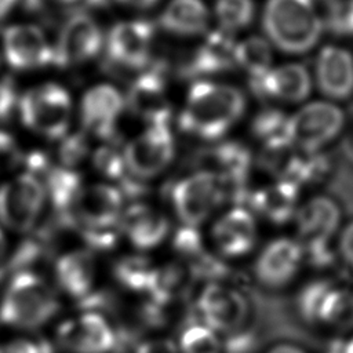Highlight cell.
<instances>
[{"label": "cell", "instance_id": "46", "mask_svg": "<svg viewBox=\"0 0 353 353\" xmlns=\"http://www.w3.org/2000/svg\"><path fill=\"white\" fill-rule=\"evenodd\" d=\"M116 1H121L124 4H130L138 8H148V7H152L157 0H116Z\"/></svg>", "mask_w": 353, "mask_h": 353}, {"label": "cell", "instance_id": "20", "mask_svg": "<svg viewBox=\"0 0 353 353\" xmlns=\"http://www.w3.org/2000/svg\"><path fill=\"white\" fill-rule=\"evenodd\" d=\"M121 94L109 84H99L85 92L81 99V121L90 132L112 139L116 137V123L123 110Z\"/></svg>", "mask_w": 353, "mask_h": 353}, {"label": "cell", "instance_id": "27", "mask_svg": "<svg viewBox=\"0 0 353 353\" xmlns=\"http://www.w3.org/2000/svg\"><path fill=\"white\" fill-rule=\"evenodd\" d=\"M299 154L301 150L288 138H277L263 143L258 156V164L262 170L277 178V181L291 182Z\"/></svg>", "mask_w": 353, "mask_h": 353}, {"label": "cell", "instance_id": "45", "mask_svg": "<svg viewBox=\"0 0 353 353\" xmlns=\"http://www.w3.org/2000/svg\"><path fill=\"white\" fill-rule=\"evenodd\" d=\"M18 0H0V21L4 19L15 7Z\"/></svg>", "mask_w": 353, "mask_h": 353}, {"label": "cell", "instance_id": "14", "mask_svg": "<svg viewBox=\"0 0 353 353\" xmlns=\"http://www.w3.org/2000/svg\"><path fill=\"white\" fill-rule=\"evenodd\" d=\"M102 47V33L92 18L85 14H73L59 32L54 47V63L76 66L92 59Z\"/></svg>", "mask_w": 353, "mask_h": 353}, {"label": "cell", "instance_id": "28", "mask_svg": "<svg viewBox=\"0 0 353 353\" xmlns=\"http://www.w3.org/2000/svg\"><path fill=\"white\" fill-rule=\"evenodd\" d=\"M319 324L341 332L353 330V287H331L321 305Z\"/></svg>", "mask_w": 353, "mask_h": 353}, {"label": "cell", "instance_id": "49", "mask_svg": "<svg viewBox=\"0 0 353 353\" xmlns=\"http://www.w3.org/2000/svg\"><path fill=\"white\" fill-rule=\"evenodd\" d=\"M343 353H353V336L343 342Z\"/></svg>", "mask_w": 353, "mask_h": 353}, {"label": "cell", "instance_id": "5", "mask_svg": "<svg viewBox=\"0 0 353 353\" xmlns=\"http://www.w3.org/2000/svg\"><path fill=\"white\" fill-rule=\"evenodd\" d=\"M70 112V97L63 87L57 84L34 87L19 99L22 123L33 132L51 139L66 134Z\"/></svg>", "mask_w": 353, "mask_h": 353}, {"label": "cell", "instance_id": "29", "mask_svg": "<svg viewBox=\"0 0 353 353\" xmlns=\"http://www.w3.org/2000/svg\"><path fill=\"white\" fill-rule=\"evenodd\" d=\"M272 48L262 37H248L237 44L236 66H240L251 80L263 77L272 68Z\"/></svg>", "mask_w": 353, "mask_h": 353}, {"label": "cell", "instance_id": "21", "mask_svg": "<svg viewBox=\"0 0 353 353\" xmlns=\"http://www.w3.org/2000/svg\"><path fill=\"white\" fill-rule=\"evenodd\" d=\"M316 84L331 99H346L353 92V55L343 47L325 46L316 65Z\"/></svg>", "mask_w": 353, "mask_h": 353}, {"label": "cell", "instance_id": "9", "mask_svg": "<svg viewBox=\"0 0 353 353\" xmlns=\"http://www.w3.org/2000/svg\"><path fill=\"white\" fill-rule=\"evenodd\" d=\"M171 200L183 225L197 228L225 200V196L215 175L199 171L174 186Z\"/></svg>", "mask_w": 353, "mask_h": 353}, {"label": "cell", "instance_id": "36", "mask_svg": "<svg viewBox=\"0 0 353 353\" xmlns=\"http://www.w3.org/2000/svg\"><path fill=\"white\" fill-rule=\"evenodd\" d=\"M330 168L327 157L320 152H301L291 182L298 186L321 181Z\"/></svg>", "mask_w": 353, "mask_h": 353}, {"label": "cell", "instance_id": "13", "mask_svg": "<svg viewBox=\"0 0 353 353\" xmlns=\"http://www.w3.org/2000/svg\"><path fill=\"white\" fill-rule=\"evenodd\" d=\"M295 221L303 252L328 250L339 226L341 211L332 199L316 196L296 210Z\"/></svg>", "mask_w": 353, "mask_h": 353}, {"label": "cell", "instance_id": "48", "mask_svg": "<svg viewBox=\"0 0 353 353\" xmlns=\"http://www.w3.org/2000/svg\"><path fill=\"white\" fill-rule=\"evenodd\" d=\"M6 251H7V240H6V236L3 234V232L0 230V262L3 261V258L6 255Z\"/></svg>", "mask_w": 353, "mask_h": 353}, {"label": "cell", "instance_id": "42", "mask_svg": "<svg viewBox=\"0 0 353 353\" xmlns=\"http://www.w3.org/2000/svg\"><path fill=\"white\" fill-rule=\"evenodd\" d=\"M135 353H179L176 342L170 338H150L139 342Z\"/></svg>", "mask_w": 353, "mask_h": 353}, {"label": "cell", "instance_id": "16", "mask_svg": "<svg viewBox=\"0 0 353 353\" xmlns=\"http://www.w3.org/2000/svg\"><path fill=\"white\" fill-rule=\"evenodd\" d=\"M125 103L134 116L149 125H168L171 103L160 72L153 70L137 77L128 88Z\"/></svg>", "mask_w": 353, "mask_h": 353}, {"label": "cell", "instance_id": "24", "mask_svg": "<svg viewBox=\"0 0 353 353\" xmlns=\"http://www.w3.org/2000/svg\"><path fill=\"white\" fill-rule=\"evenodd\" d=\"M299 186L290 181H277L250 193L247 203L269 222L281 225L288 222L298 210Z\"/></svg>", "mask_w": 353, "mask_h": 353}, {"label": "cell", "instance_id": "40", "mask_svg": "<svg viewBox=\"0 0 353 353\" xmlns=\"http://www.w3.org/2000/svg\"><path fill=\"white\" fill-rule=\"evenodd\" d=\"M0 353H51L47 342L18 338L0 345Z\"/></svg>", "mask_w": 353, "mask_h": 353}, {"label": "cell", "instance_id": "25", "mask_svg": "<svg viewBox=\"0 0 353 353\" xmlns=\"http://www.w3.org/2000/svg\"><path fill=\"white\" fill-rule=\"evenodd\" d=\"M160 25L178 36H194L208 26V11L201 0H171L160 15Z\"/></svg>", "mask_w": 353, "mask_h": 353}, {"label": "cell", "instance_id": "39", "mask_svg": "<svg viewBox=\"0 0 353 353\" xmlns=\"http://www.w3.org/2000/svg\"><path fill=\"white\" fill-rule=\"evenodd\" d=\"M23 161V156L15 142V139L0 131V174L15 170Z\"/></svg>", "mask_w": 353, "mask_h": 353}, {"label": "cell", "instance_id": "43", "mask_svg": "<svg viewBox=\"0 0 353 353\" xmlns=\"http://www.w3.org/2000/svg\"><path fill=\"white\" fill-rule=\"evenodd\" d=\"M339 252L343 261L353 268V222L346 225L341 233Z\"/></svg>", "mask_w": 353, "mask_h": 353}, {"label": "cell", "instance_id": "38", "mask_svg": "<svg viewBox=\"0 0 353 353\" xmlns=\"http://www.w3.org/2000/svg\"><path fill=\"white\" fill-rule=\"evenodd\" d=\"M88 154V142L84 134H73L65 138L59 146V159L63 167L77 165Z\"/></svg>", "mask_w": 353, "mask_h": 353}, {"label": "cell", "instance_id": "7", "mask_svg": "<svg viewBox=\"0 0 353 353\" xmlns=\"http://www.w3.org/2000/svg\"><path fill=\"white\" fill-rule=\"evenodd\" d=\"M44 201L43 183L32 174H21L0 186V222L14 232H29L36 226Z\"/></svg>", "mask_w": 353, "mask_h": 353}, {"label": "cell", "instance_id": "12", "mask_svg": "<svg viewBox=\"0 0 353 353\" xmlns=\"http://www.w3.org/2000/svg\"><path fill=\"white\" fill-rule=\"evenodd\" d=\"M153 26L146 21H128L114 25L106 37V55L113 66L142 69L149 63Z\"/></svg>", "mask_w": 353, "mask_h": 353}, {"label": "cell", "instance_id": "2", "mask_svg": "<svg viewBox=\"0 0 353 353\" xmlns=\"http://www.w3.org/2000/svg\"><path fill=\"white\" fill-rule=\"evenodd\" d=\"M59 298L51 284L33 270H19L10 279L0 301V321L8 327L34 331L59 312Z\"/></svg>", "mask_w": 353, "mask_h": 353}, {"label": "cell", "instance_id": "19", "mask_svg": "<svg viewBox=\"0 0 353 353\" xmlns=\"http://www.w3.org/2000/svg\"><path fill=\"white\" fill-rule=\"evenodd\" d=\"M251 90L261 99L288 103L305 101L312 91L309 70L301 63H285L270 69L263 77L251 80Z\"/></svg>", "mask_w": 353, "mask_h": 353}, {"label": "cell", "instance_id": "41", "mask_svg": "<svg viewBox=\"0 0 353 353\" xmlns=\"http://www.w3.org/2000/svg\"><path fill=\"white\" fill-rule=\"evenodd\" d=\"M17 106V91L10 79H0V121H6Z\"/></svg>", "mask_w": 353, "mask_h": 353}, {"label": "cell", "instance_id": "10", "mask_svg": "<svg viewBox=\"0 0 353 353\" xmlns=\"http://www.w3.org/2000/svg\"><path fill=\"white\" fill-rule=\"evenodd\" d=\"M174 138L168 125H149L125 148L123 157L128 172L135 178H152L172 160Z\"/></svg>", "mask_w": 353, "mask_h": 353}, {"label": "cell", "instance_id": "3", "mask_svg": "<svg viewBox=\"0 0 353 353\" xmlns=\"http://www.w3.org/2000/svg\"><path fill=\"white\" fill-rule=\"evenodd\" d=\"M262 26L269 40L287 54L313 50L324 30L313 0H268Z\"/></svg>", "mask_w": 353, "mask_h": 353}, {"label": "cell", "instance_id": "33", "mask_svg": "<svg viewBox=\"0 0 353 353\" xmlns=\"http://www.w3.org/2000/svg\"><path fill=\"white\" fill-rule=\"evenodd\" d=\"M332 284L327 280H313L298 294L296 309L302 320L307 324H319L320 309Z\"/></svg>", "mask_w": 353, "mask_h": 353}, {"label": "cell", "instance_id": "8", "mask_svg": "<svg viewBox=\"0 0 353 353\" xmlns=\"http://www.w3.org/2000/svg\"><path fill=\"white\" fill-rule=\"evenodd\" d=\"M55 338L69 353H112L119 345L114 327L102 313L90 309L63 320L57 327Z\"/></svg>", "mask_w": 353, "mask_h": 353}, {"label": "cell", "instance_id": "37", "mask_svg": "<svg viewBox=\"0 0 353 353\" xmlns=\"http://www.w3.org/2000/svg\"><path fill=\"white\" fill-rule=\"evenodd\" d=\"M94 165L106 178L119 181L120 183H123L130 175L124 163V157L116 149L109 146H102L95 152Z\"/></svg>", "mask_w": 353, "mask_h": 353}, {"label": "cell", "instance_id": "18", "mask_svg": "<svg viewBox=\"0 0 353 353\" xmlns=\"http://www.w3.org/2000/svg\"><path fill=\"white\" fill-rule=\"evenodd\" d=\"M211 237L215 248L225 258H241L250 254L258 239L254 215L241 207L228 211L212 226Z\"/></svg>", "mask_w": 353, "mask_h": 353}, {"label": "cell", "instance_id": "17", "mask_svg": "<svg viewBox=\"0 0 353 353\" xmlns=\"http://www.w3.org/2000/svg\"><path fill=\"white\" fill-rule=\"evenodd\" d=\"M54 276L59 290L72 299H91L97 283V262L90 250L76 248L61 254L54 263Z\"/></svg>", "mask_w": 353, "mask_h": 353}, {"label": "cell", "instance_id": "32", "mask_svg": "<svg viewBox=\"0 0 353 353\" xmlns=\"http://www.w3.org/2000/svg\"><path fill=\"white\" fill-rule=\"evenodd\" d=\"M255 14L252 0H216L215 17L223 32H234L247 28Z\"/></svg>", "mask_w": 353, "mask_h": 353}, {"label": "cell", "instance_id": "44", "mask_svg": "<svg viewBox=\"0 0 353 353\" xmlns=\"http://www.w3.org/2000/svg\"><path fill=\"white\" fill-rule=\"evenodd\" d=\"M266 353H306V352L294 343L280 342V343L273 345Z\"/></svg>", "mask_w": 353, "mask_h": 353}, {"label": "cell", "instance_id": "47", "mask_svg": "<svg viewBox=\"0 0 353 353\" xmlns=\"http://www.w3.org/2000/svg\"><path fill=\"white\" fill-rule=\"evenodd\" d=\"M112 1H116V0H84V3L90 7H106Z\"/></svg>", "mask_w": 353, "mask_h": 353}, {"label": "cell", "instance_id": "22", "mask_svg": "<svg viewBox=\"0 0 353 353\" xmlns=\"http://www.w3.org/2000/svg\"><path fill=\"white\" fill-rule=\"evenodd\" d=\"M119 229L138 250L159 247L170 232L168 219L150 205L135 203L123 210Z\"/></svg>", "mask_w": 353, "mask_h": 353}, {"label": "cell", "instance_id": "11", "mask_svg": "<svg viewBox=\"0 0 353 353\" xmlns=\"http://www.w3.org/2000/svg\"><path fill=\"white\" fill-rule=\"evenodd\" d=\"M303 261V248L298 240L279 237L262 248L252 270L261 285L277 290L288 285L296 277Z\"/></svg>", "mask_w": 353, "mask_h": 353}, {"label": "cell", "instance_id": "35", "mask_svg": "<svg viewBox=\"0 0 353 353\" xmlns=\"http://www.w3.org/2000/svg\"><path fill=\"white\" fill-rule=\"evenodd\" d=\"M325 6L328 30L338 36H353V0H321Z\"/></svg>", "mask_w": 353, "mask_h": 353}, {"label": "cell", "instance_id": "50", "mask_svg": "<svg viewBox=\"0 0 353 353\" xmlns=\"http://www.w3.org/2000/svg\"><path fill=\"white\" fill-rule=\"evenodd\" d=\"M57 1H61V3H74L77 0H57Z\"/></svg>", "mask_w": 353, "mask_h": 353}, {"label": "cell", "instance_id": "26", "mask_svg": "<svg viewBox=\"0 0 353 353\" xmlns=\"http://www.w3.org/2000/svg\"><path fill=\"white\" fill-rule=\"evenodd\" d=\"M39 181L43 183L46 196L50 197L58 214H66L69 211L73 200L83 188L79 174L63 165L55 167L50 164Z\"/></svg>", "mask_w": 353, "mask_h": 353}, {"label": "cell", "instance_id": "23", "mask_svg": "<svg viewBox=\"0 0 353 353\" xmlns=\"http://www.w3.org/2000/svg\"><path fill=\"white\" fill-rule=\"evenodd\" d=\"M236 48L237 44L230 33L211 32L183 66V74L196 77L229 70L236 66Z\"/></svg>", "mask_w": 353, "mask_h": 353}, {"label": "cell", "instance_id": "1", "mask_svg": "<svg viewBox=\"0 0 353 353\" xmlns=\"http://www.w3.org/2000/svg\"><path fill=\"white\" fill-rule=\"evenodd\" d=\"M244 94L226 84L199 81L189 90L179 127L203 139L222 137L244 113Z\"/></svg>", "mask_w": 353, "mask_h": 353}, {"label": "cell", "instance_id": "31", "mask_svg": "<svg viewBox=\"0 0 353 353\" xmlns=\"http://www.w3.org/2000/svg\"><path fill=\"white\" fill-rule=\"evenodd\" d=\"M176 345L179 353H223L225 350L221 335L201 321L186 324Z\"/></svg>", "mask_w": 353, "mask_h": 353}, {"label": "cell", "instance_id": "30", "mask_svg": "<svg viewBox=\"0 0 353 353\" xmlns=\"http://www.w3.org/2000/svg\"><path fill=\"white\" fill-rule=\"evenodd\" d=\"M157 265L143 255H131L120 259L114 268L117 281L127 290L148 294Z\"/></svg>", "mask_w": 353, "mask_h": 353}, {"label": "cell", "instance_id": "6", "mask_svg": "<svg viewBox=\"0 0 353 353\" xmlns=\"http://www.w3.org/2000/svg\"><path fill=\"white\" fill-rule=\"evenodd\" d=\"M345 123L343 112L325 101L309 102L290 116L288 138L301 152H320L335 139Z\"/></svg>", "mask_w": 353, "mask_h": 353}, {"label": "cell", "instance_id": "15", "mask_svg": "<svg viewBox=\"0 0 353 353\" xmlns=\"http://www.w3.org/2000/svg\"><path fill=\"white\" fill-rule=\"evenodd\" d=\"M3 50L8 65L18 70L37 69L54 62V48L34 25H14L3 33Z\"/></svg>", "mask_w": 353, "mask_h": 353}, {"label": "cell", "instance_id": "34", "mask_svg": "<svg viewBox=\"0 0 353 353\" xmlns=\"http://www.w3.org/2000/svg\"><path fill=\"white\" fill-rule=\"evenodd\" d=\"M288 121L290 116L279 109L268 108L254 117L251 130L256 138L263 139L265 142L277 138H288Z\"/></svg>", "mask_w": 353, "mask_h": 353}, {"label": "cell", "instance_id": "4", "mask_svg": "<svg viewBox=\"0 0 353 353\" xmlns=\"http://www.w3.org/2000/svg\"><path fill=\"white\" fill-rule=\"evenodd\" d=\"M200 321L226 338L243 332L250 317V302L237 288L223 281H208L196 299Z\"/></svg>", "mask_w": 353, "mask_h": 353}]
</instances>
